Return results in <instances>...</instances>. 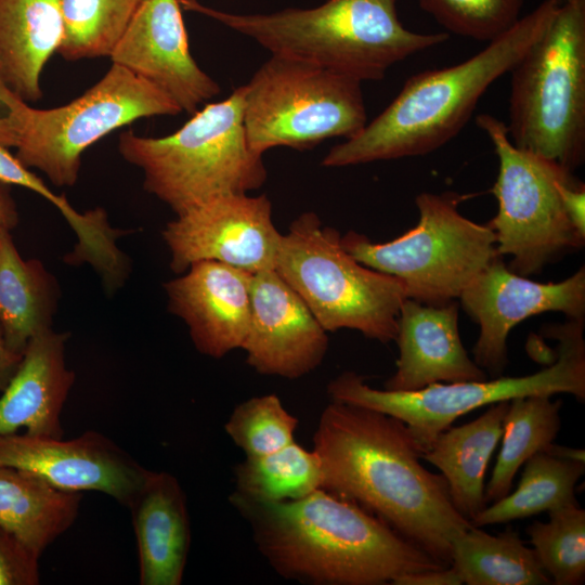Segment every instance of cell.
<instances>
[{"mask_svg":"<svg viewBox=\"0 0 585 585\" xmlns=\"http://www.w3.org/2000/svg\"><path fill=\"white\" fill-rule=\"evenodd\" d=\"M322 489L353 502L444 566L453 538L472 524L454 508L442 474L426 469L400 419L332 401L313 437Z\"/></svg>","mask_w":585,"mask_h":585,"instance_id":"6da1fadb","label":"cell"},{"mask_svg":"<svg viewBox=\"0 0 585 585\" xmlns=\"http://www.w3.org/2000/svg\"><path fill=\"white\" fill-rule=\"evenodd\" d=\"M281 576L315 585H384L444 566L358 504L324 489L283 502L230 495Z\"/></svg>","mask_w":585,"mask_h":585,"instance_id":"7a4b0ae2","label":"cell"},{"mask_svg":"<svg viewBox=\"0 0 585 585\" xmlns=\"http://www.w3.org/2000/svg\"><path fill=\"white\" fill-rule=\"evenodd\" d=\"M561 2L543 0L461 63L411 76L393 101L354 136L332 147L322 165L421 156L446 144L465 127L486 90L542 36Z\"/></svg>","mask_w":585,"mask_h":585,"instance_id":"3957f363","label":"cell"},{"mask_svg":"<svg viewBox=\"0 0 585 585\" xmlns=\"http://www.w3.org/2000/svg\"><path fill=\"white\" fill-rule=\"evenodd\" d=\"M268 50L361 82L380 80L406 57L443 43L447 32L421 34L403 26L396 0H327L311 9L231 13L180 0Z\"/></svg>","mask_w":585,"mask_h":585,"instance_id":"277c9868","label":"cell"},{"mask_svg":"<svg viewBox=\"0 0 585 585\" xmlns=\"http://www.w3.org/2000/svg\"><path fill=\"white\" fill-rule=\"evenodd\" d=\"M243 116L240 86L226 99L206 103L168 135L123 132L118 151L142 171L145 191L179 216L220 196L247 194L265 182L262 155L249 146Z\"/></svg>","mask_w":585,"mask_h":585,"instance_id":"5b68a950","label":"cell"},{"mask_svg":"<svg viewBox=\"0 0 585 585\" xmlns=\"http://www.w3.org/2000/svg\"><path fill=\"white\" fill-rule=\"evenodd\" d=\"M509 73L510 140L573 172L585 157V0H562Z\"/></svg>","mask_w":585,"mask_h":585,"instance_id":"8992f818","label":"cell"},{"mask_svg":"<svg viewBox=\"0 0 585 585\" xmlns=\"http://www.w3.org/2000/svg\"><path fill=\"white\" fill-rule=\"evenodd\" d=\"M275 270L326 332L353 329L382 343L394 341L402 303L399 278L355 260L340 233L318 216H298L283 234Z\"/></svg>","mask_w":585,"mask_h":585,"instance_id":"52a82bcc","label":"cell"},{"mask_svg":"<svg viewBox=\"0 0 585 585\" xmlns=\"http://www.w3.org/2000/svg\"><path fill=\"white\" fill-rule=\"evenodd\" d=\"M559 342L557 358L547 367L520 377L437 382L415 391L376 389L354 372H344L327 386L332 401L391 415L410 429L421 454L460 416L514 398L568 393L585 400L584 318L552 327Z\"/></svg>","mask_w":585,"mask_h":585,"instance_id":"ba28073f","label":"cell"},{"mask_svg":"<svg viewBox=\"0 0 585 585\" xmlns=\"http://www.w3.org/2000/svg\"><path fill=\"white\" fill-rule=\"evenodd\" d=\"M459 202L454 193H420L413 229L386 243L350 231L341 236L342 247L359 262L402 281L407 298L432 306L455 301L500 257L494 230L464 217Z\"/></svg>","mask_w":585,"mask_h":585,"instance_id":"9c48e42d","label":"cell"},{"mask_svg":"<svg viewBox=\"0 0 585 585\" xmlns=\"http://www.w3.org/2000/svg\"><path fill=\"white\" fill-rule=\"evenodd\" d=\"M361 84L339 73L271 55L244 84L249 146L263 155L273 147L302 151L327 139L354 136L367 123Z\"/></svg>","mask_w":585,"mask_h":585,"instance_id":"30bf717a","label":"cell"},{"mask_svg":"<svg viewBox=\"0 0 585 585\" xmlns=\"http://www.w3.org/2000/svg\"><path fill=\"white\" fill-rule=\"evenodd\" d=\"M498 157L492 192L497 214L489 222L497 252L511 256L508 269L519 275L540 273L545 265L585 242L568 218L558 183L573 177L561 165L516 146L506 123L490 114L476 118Z\"/></svg>","mask_w":585,"mask_h":585,"instance_id":"8fae6325","label":"cell"},{"mask_svg":"<svg viewBox=\"0 0 585 585\" xmlns=\"http://www.w3.org/2000/svg\"><path fill=\"white\" fill-rule=\"evenodd\" d=\"M178 104L153 83L112 63L82 95L58 107H28L15 156L56 186L78 180L84 151L112 131L141 118L173 116Z\"/></svg>","mask_w":585,"mask_h":585,"instance_id":"7c38bea8","label":"cell"},{"mask_svg":"<svg viewBox=\"0 0 585 585\" xmlns=\"http://www.w3.org/2000/svg\"><path fill=\"white\" fill-rule=\"evenodd\" d=\"M161 236L178 275L203 260L255 274L275 269L283 234L273 223L270 199L247 193L220 196L177 216Z\"/></svg>","mask_w":585,"mask_h":585,"instance_id":"4fadbf2b","label":"cell"},{"mask_svg":"<svg viewBox=\"0 0 585 585\" xmlns=\"http://www.w3.org/2000/svg\"><path fill=\"white\" fill-rule=\"evenodd\" d=\"M464 310L480 327L473 361L492 378L508 364L510 330L530 316L563 313L568 320L585 315V268L558 283H540L511 272L495 259L459 297Z\"/></svg>","mask_w":585,"mask_h":585,"instance_id":"5bb4252c","label":"cell"},{"mask_svg":"<svg viewBox=\"0 0 585 585\" xmlns=\"http://www.w3.org/2000/svg\"><path fill=\"white\" fill-rule=\"evenodd\" d=\"M0 466L30 471L61 490L101 492L127 508L150 472L93 430L70 440L26 432L1 434Z\"/></svg>","mask_w":585,"mask_h":585,"instance_id":"9a60e30c","label":"cell"},{"mask_svg":"<svg viewBox=\"0 0 585 585\" xmlns=\"http://www.w3.org/2000/svg\"><path fill=\"white\" fill-rule=\"evenodd\" d=\"M180 8V0H141L109 58L192 115L220 87L193 58Z\"/></svg>","mask_w":585,"mask_h":585,"instance_id":"2e32d148","label":"cell"},{"mask_svg":"<svg viewBox=\"0 0 585 585\" xmlns=\"http://www.w3.org/2000/svg\"><path fill=\"white\" fill-rule=\"evenodd\" d=\"M242 349L257 373L297 379L323 362L328 336L278 272L265 270L251 275L250 320Z\"/></svg>","mask_w":585,"mask_h":585,"instance_id":"e0dca14e","label":"cell"},{"mask_svg":"<svg viewBox=\"0 0 585 585\" xmlns=\"http://www.w3.org/2000/svg\"><path fill=\"white\" fill-rule=\"evenodd\" d=\"M251 275L203 260L164 284L169 312L186 324L202 354L220 359L242 349L250 320Z\"/></svg>","mask_w":585,"mask_h":585,"instance_id":"ac0fdd59","label":"cell"},{"mask_svg":"<svg viewBox=\"0 0 585 585\" xmlns=\"http://www.w3.org/2000/svg\"><path fill=\"white\" fill-rule=\"evenodd\" d=\"M394 341L399 348L396 369L384 389L415 391L437 382L487 379L463 344L455 301L432 306L406 298Z\"/></svg>","mask_w":585,"mask_h":585,"instance_id":"d6986e66","label":"cell"},{"mask_svg":"<svg viewBox=\"0 0 585 585\" xmlns=\"http://www.w3.org/2000/svg\"><path fill=\"white\" fill-rule=\"evenodd\" d=\"M68 333L52 328L34 336L0 395V435L25 428L31 435L63 438L61 413L75 384L66 364Z\"/></svg>","mask_w":585,"mask_h":585,"instance_id":"ffe728a7","label":"cell"},{"mask_svg":"<svg viewBox=\"0 0 585 585\" xmlns=\"http://www.w3.org/2000/svg\"><path fill=\"white\" fill-rule=\"evenodd\" d=\"M139 552L141 585H180L191 529L185 494L176 477L150 470L128 507Z\"/></svg>","mask_w":585,"mask_h":585,"instance_id":"44dd1931","label":"cell"},{"mask_svg":"<svg viewBox=\"0 0 585 585\" xmlns=\"http://www.w3.org/2000/svg\"><path fill=\"white\" fill-rule=\"evenodd\" d=\"M508 405L509 401L490 404L472 421L448 427L421 454L441 471L454 508L470 523L487 506L485 472L502 438Z\"/></svg>","mask_w":585,"mask_h":585,"instance_id":"7402d4cb","label":"cell"},{"mask_svg":"<svg viewBox=\"0 0 585 585\" xmlns=\"http://www.w3.org/2000/svg\"><path fill=\"white\" fill-rule=\"evenodd\" d=\"M61 37V0H0V76L26 103L41 99V74Z\"/></svg>","mask_w":585,"mask_h":585,"instance_id":"603a6c76","label":"cell"},{"mask_svg":"<svg viewBox=\"0 0 585 585\" xmlns=\"http://www.w3.org/2000/svg\"><path fill=\"white\" fill-rule=\"evenodd\" d=\"M60 296L56 277L39 259H24L11 230L0 229V325L12 350L24 353L34 336L52 328Z\"/></svg>","mask_w":585,"mask_h":585,"instance_id":"cb8c5ba5","label":"cell"},{"mask_svg":"<svg viewBox=\"0 0 585 585\" xmlns=\"http://www.w3.org/2000/svg\"><path fill=\"white\" fill-rule=\"evenodd\" d=\"M82 493L57 489L43 478L0 466V524L37 555L75 522Z\"/></svg>","mask_w":585,"mask_h":585,"instance_id":"d4e9b609","label":"cell"},{"mask_svg":"<svg viewBox=\"0 0 585 585\" xmlns=\"http://www.w3.org/2000/svg\"><path fill=\"white\" fill-rule=\"evenodd\" d=\"M451 564L467 585L551 584L533 548L510 526L497 535L473 525L459 532L452 541Z\"/></svg>","mask_w":585,"mask_h":585,"instance_id":"484cf974","label":"cell"},{"mask_svg":"<svg viewBox=\"0 0 585 585\" xmlns=\"http://www.w3.org/2000/svg\"><path fill=\"white\" fill-rule=\"evenodd\" d=\"M523 465L517 489L486 506L472 520L473 526L508 523L578 505L575 485L585 472V463L540 452Z\"/></svg>","mask_w":585,"mask_h":585,"instance_id":"4316f807","label":"cell"},{"mask_svg":"<svg viewBox=\"0 0 585 585\" xmlns=\"http://www.w3.org/2000/svg\"><path fill=\"white\" fill-rule=\"evenodd\" d=\"M528 395L509 401L504 419L502 447L484 489L486 504L506 496L519 468L533 455L554 443L560 427L561 400Z\"/></svg>","mask_w":585,"mask_h":585,"instance_id":"83f0119b","label":"cell"},{"mask_svg":"<svg viewBox=\"0 0 585 585\" xmlns=\"http://www.w3.org/2000/svg\"><path fill=\"white\" fill-rule=\"evenodd\" d=\"M234 476L233 494L256 502L299 499L323 485L317 455L296 441L265 455L246 457Z\"/></svg>","mask_w":585,"mask_h":585,"instance_id":"f1b7e54d","label":"cell"},{"mask_svg":"<svg viewBox=\"0 0 585 585\" xmlns=\"http://www.w3.org/2000/svg\"><path fill=\"white\" fill-rule=\"evenodd\" d=\"M141 0H61L57 52L68 61L110 57Z\"/></svg>","mask_w":585,"mask_h":585,"instance_id":"f546056e","label":"cell"},{"mask_svg":"<svg viewBox=\"0 0 585 585\" xmlns=\"http://www.w3.org/2000/svg\"><path fill=\"white\" fill-rule=\"evenodd\" d=\"M547 522L533 521L525 532L536 558L556 585L585 580V510L578 505L548 512Z\"/></svg>","mask_w":585,"mask_h":585,"instance_id":"4dcf8cb0","label":"cell"},{"mask_svg":"<svg viewBox=\"0 0 585 585\" xmlns=\"http://www.w3.org/2000/svg\"><path fill=\"white\" fill-rule=\"evenodd\" d=\"M298 419L274 394L250 398L238 404L224 425L231 440L246 457L275 452L295 441Z\"/></svg>","mask_w":585,"mask_h":585,"instance_id":"1f68e13d","label":"cell"},{"mask_svg":"<svg viewBox=\"0 0 585 585\" xmlns=\"http://www.w3.org/2000/svg\"><path fill=\"white\" fill-rule=\"evenodd\" d=\"M420 8L444 29L491 42L521 17L523 0H418Z\"/></svg>","mask_w":585,"mask_h":585,"instance_id":"d6a6232c","label":"cell"},{"mask_svg":"<svg viewBox=\"0 0 585 585\" xmlns=\"http://www.w3.org/2000/svg\"><path fill=\"white\" fill-rule=\"evenodd\" d=\"M0 182L28 188L52 203L76 234L79 245L87 246L99 238L103 226V217L99 209L79 212L64 195H57L50 190L37 174L2 145H0Z\"/></svg>","mask_w":585,"mask_h":585,"instance_id":"836d02e7","label":"cell"},{"mask_svg":"<svg viewBox=\"0 0 585 585\" xmlns=\"http://www.w3.org/2000/svg\"><path fill=\"white\" fill-rule=\"evenodd\" d=\"M40 556L0 524V585L40 583Z\"/></svg>","mask_w":585,"mask_h":585,"instance_id":"e575fe53","label":"cell"},{"mask_svg":"<svg viewBox=\"0 0 585 585\" xmlns=\"http://www.w3.org/2000/svg\"><path fill=\"white\" fill-rule=\"evenodd\" d=\"M28 103L14 93L0 76V145L16 147L21 139Z\"/></svg>","mask_w":585,"mask_h":585,"instance_id":"d590c367","label":"cell"},{"mask_svg":"<svg viewBox=\"0 0 585 585\" xmlns=\"http://www.w3.org/2000/svg\"><path fill=\"white\" fill-rule=\"evenodd\" d=\"M564 211L577 232L585 237V186L573 177L558 183Z\"/></svg>","mask_w":585,"mask_h":585,"instance_id":"8d00e7d4","label":"cell"},{"mask_svg":"<svg viewBox=\"0 0 585 585\" xmlns=\"http://www.w3.org/2000/svg\"><path fill=\"white\" fill-rule=\"evenodd\" d=\"M461 577L454 566L432 569L396 577L392 585H461Z\"/></svg>","mask_w":585,"mask_h":585,"instance_id":"74e56055","label":"cell"},{"mask_svg":"<svg viewBox=\"0 0 585 585\" xmlns=\"http://www.w3.org/2000/svg\"><path fill=\"white\" fill-rule=\"evenodd\" d=\"M23 359V353L12 350L0 325V393L5 389L16 373Z\"/></svg>","mask_w":585,"mask_h":585,"instance_id":"f35d334b","label":"cell"},{"mask_svg":"<svg viewBox=\"0 0 585 585\" xmlns=\"http://www.w3.org/2000/svg\"><path fill=\"white\" fill-rule=\"evenodd\" d=\"M20 221L16 202L10 185L0 182V229L13 230Z\"/></svg>","mask_w":585,"mask_h":585,"instance_id":"ab89813d","label":"cell"},{"mask_svg":"<svg viewBox=\"0 0 585 585\" xmlns=\"http://www.w3.org/2000/svg\"><path fill=\"white\" fill-rule=\"evenodd\" d=\"M545 452L561 458L585 463V452L582 448H571L552 443Z\"/></svg>","mask_w":585,"mask_h":585,"instance_id":"60d3db41","label":"cell"}]
</instances>
